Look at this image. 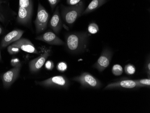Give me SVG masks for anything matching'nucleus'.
Here are the masks:
<instances>
[{
    "instance_id": "f257e3e1",
    "label": "nucleus",
    "mask_w": 150,
    "mask_h": 113,
    "mask_svg": "<svg viewBox=\"0 0 150 113\" xmlns=\"http://www.w3.org/2000/svg\"><path fill=\"white\" fill-rule=\"evenodd\" d=\"M89 34L87 32L71 33L65 37L67 50L72 54H80L86 51L88 43Z\"/></svg>"
},
{
    "instance_id": "f03ea898",
    "label": "nucleus",
    "mask_w": 150,
    "mask_h": 113,
    "mask_svg": "<svg viewBox=\"0 0 150 113\" xmlns=\"http://www.w3.org/2000/svg\"><path fill=\"white\" fill-rule=\"evenodd\" d=\"M85 9V5L83 1L70 6L61 7V16L64 21L69 26H71L76 19L82 15Z\"/></svg>"
},
{
    "instance_id": "7ed1b4c3",
    "label": "nucleus",
    "mask_w": 150,
    "mask_h": 113,
    "mask_svg": "<svg viewBox=\"0 0 150 113\" xmlns=\"http://www.w3.org/2000/svg\"><path fill=\"white\" fill-rule=\"evenodd\" d=\"M38 85L45 87L67 89L69 87L70 82L68 78L64 75H57L42 81L36 82Z\"/></svg>"
},
{
    "instance_id": "20e7f679",
    "label": "nucleus",
    "mask_w": 150,
    "mask_h": 113,
    "mask_svg": "<svg viewBox=\"0 0 150 113\" xmlns=\"http://www.w3.org/2000/svg\"><path fill=\"white\" fill-rule=\"evenodd\" d=\"M72 80L79 82L83 88L98 89L102 86L101 82L88 72H83L80 75L73 77Z\"/></svg>"
},
{
    "instance_id": "39448f33",
    "label": "nucleus",
    "mask_w": 150,
    "mask_h": 113,
    "mask_svg": "<svg viewBox=\"0 0 150 113\" xmlns=\"http://www.w3.org/2000/svg\"><path fill=\"white\" fill-rule=\"evenodd\" d=\"M50 15L43 6L39 2L38 12L35 21L36 32L37 34L44 31L47 28Z\"/></svg>"
},
{
    "instance_id": "423d86ee",
    "label": "nucleus",
    "mask_w": 150,
    "mask_h": 113,
    "mask_svg": "<svg viewBox=\"0 0 150 113\" xmlns=\"http://www.w3.org/2000/svg\"><path fill=\"white\" fill-rule=\"evenodd\" d=\"M112 55V51L110 49L104 48L97 61L93 66V68L100 72L103 71L110 65Z\"/></svg>"
},
{
    "instance_id": "0eeeda50",
    "label": "nucleus",
    "mask_w": 150,
    "mask_h": 113,
    "mask_svg": "<svg viewBox=\"0 0 150 113\" xmlns=\"http://www.w3.org/2000/svg\"><path fill=\"white\" fill-rule=\"evenodd\" d=\"M51 54V50L50 49L45 50L42 54L38 57L33 59L29 62V70L33 74H35L38 72L42 69L43 66L46 62V60Z\"/></svg>"
},
{
    "instance_id": "6e6552de",
    "label": "nucleus",
    "mask_w": 150,
    "mask_h": 113,
    "mask_svg": "<svg viewBox=\"0 0 150 113\" xmlns=\"http://www.w3.org/2000/svg\"><path fill=\"white\" fill-rule=\"evenodd\" d=\"M21 67H13L1 76L4 88H8L16 80L20 74Z\"/></svg>"
},
{
    "instance_id": "1a4fd4ad",
    "label": "nucleus",
    "mask_w": 150,
    "mask_h": 113,
    "mask_svg": "<svg viewBox=\"0 0 150 113\" xmlns=\"http://www.w3.org/2000/svg\"><path fill=\"white\" fill-rule=\"evenodd\" d=\"M140 88L135 80L125 79L112 82L108 84L105 90L113 89H135Z\"/></svg>"
},
{
    "instance_id": "9d476101",
    "label": "nucleus",
    "mask_w": 150,
    "mask_h": 113,
    "mask_svg": "<svg viewBox=\"0 0 150 113\" xmlns=\"http://www.w3.org/2000/svg\"><path fill=\"white\" fill-rule=\"evenodd\" d=\"M36 39L45 42L49 44L53 45H64L65 43L56 35L55 33L48 31L40 36H37Z\"/></svg>"
},
{
    "instance_id": "9b49d317",
    "label": "nucleus",
    "mask_w": 150,
    "mask_h": 113,
    "mask_svg": "<svg viewBox=\"0 0 150 113\" xmlns=\"http://www.w3.org/2000/svg\"><path fill=\"white\" fill-rule=\"evenodd\" d=\"M12 45L25 52L37 54H39L38 51L37 50L33 44L29 40L27 39L20 38L18 40L13 43Z\"/></svg>"
},
{
    "instance_id": "f8f14e48",
    "label": "nucleus",
    "mask_w": 150,
    "mask_h": 113,
    "mask_svg": "<svg viewBox=\"0 0 150 113\" xmlns=\"http://www.w3.org/2000/svg\"><path fill=\"white\" fill-rule=\"evenodd\" d=\"M23 33L24 31L20 29H16L11 31L2 39L1 43V48H6L12 43L17 41L21 38Z\"/></svg>"
},
{
    "instance_id": "ddd939ff",
    "label": "nucleus",
    "mask_w": 150,
    "mask_h": 113,
    "mask_svg": "<svg viewBox=\"0 0 150 113\" xmlns=\"http://www.w3.org/2000/svg\"><path fill=\"white\" fill-rule=\"evenodd\" d=\"M49 25L55 34H59L62 28V21L59 11V7L56 8L51 17Z\"/></svg>"
},
{
    "instance_id": "4468645a",
    "label": "nucleus",
    "mask_w": 150,
    "mask_h": 113,
    "mask_svg": "<svg viewBox=\"0 0 150 113\" xmlns=\"http://www.w3.org/2000/svg\"><path fill=\"white\" fill-rule=\"evenodd\" d=\"M33 11L26 8L19 7L18 14L17 17V21L20 24L26 25L31 21Z\"/></svg>"
},
{
    "instance_id": "2eb2a0df",
    "label": "nucleus",
    "mask_w": 150,
    "mask_h": 113,
    "mask_svg": "<svg viewBox=\"0 0 150 113\" xmlns=\"http://www.w3.org/2000/svg\"><path fill=\"white\" fill-rule=\"evenodd\" d=\"M108 1V0H93L84 10L82 15H86L94 11L95 10L101 7Z\"/></svg>"
},
{
    "instance_id": "dca6fc26",
    "label": "nucleus",
    "mask_w": 150,
    "mask_h": 113,
    "mask_svg": "<svg viewBox=\"0 0 150 113\" xmlns=\"http://www.w3.org/2000/svg\"><path fill=\"white\" fill-rule=\"evenodd\" d=\"M19 7L33 11L32 0H19Z\"/></svg>"
},
{
    "instance_id": "f3484780",
    "label": "nucleus",
    "mask_w": 150,
    "mask_h": 113,
    "mask_svg": "<svg viewBox=\"0 0 150 113\" xmlns=\"http://www.w3.org/2000/svg\"><path fill=\"white\" fill-rule=\"evenodd\" d=\"M112 72L114 75L119 76L122 75L123 72V69L120 65L118 64L114 65L112 68Z\"/></svg>"
},
{
    "instance_id": "a211bd4d",
    "label": "nucleus",
    "mask_w": 150,
    "mask_h": 113,
    "mask_svg": "<svg viewBox=\"0 0 150 113\" xmlns=\"http://www.w3.org/2000/svg\"><path fill=\"white\" fill-rule=\"evenodd\" d=\"M136 82L140 87H146L149 88L150 87V79L144 78V79H137L135 80Z\"/></svg>"
},
{
    "instance_id": "6ab92c4d",
    "label": "nucleus",
    "mask_w": 150,
    "mask_h": 113,
    "mask_svg": "<svg viewBox=\"0 0 150 113\" xmlns=\"http://www.w3.org/2000/svg\"><path fill=\"white\" fill-rule=\"evenodd\" d=\"M99 27L98 24L95 23H91L88 27V33L91 34H96L99 31Z\"/></svg>"
},
{
    "instance_id": "aec40b11",
    "label": "nucleus",
    "mask_w": 150,
    "mask_h": 113,
    "mask_svg": "<svg viewBox=\"0 0 150 113\" xmlns=\"http://www.w3.org/2000/svg\"><path fill=\"white\" fill-rule=\"evenodd\" d=\"M125 71L127 75H133L135 72L136 68L134 65L130 64H128L125 67Z\"/></svg>"
},
{
    "instance_id": "412c9836",
    "label": "nucleus",
    "mask_w": 150,
    "mask_h": 113,
    "mask_svg": "<svg viewBox=\"0 0 150 113\" xmlns=\"http://www.w3.org/2000/svg\"><path fill=\"white\" fill-rule=\"evenodd\" d=\"M57 70L60 72H64L67 69V65L65 62L61 61L59 62L57 65Z\"/></svg>"
},
{
    "instance_id": "4be33fe9",
    "label": "nucleus",
    "mask_w": 150,
    "mask_h": 113,
    "mask_svg": "<svg viewBox=\"0 0 150 113\" xmlns=\"http://www.w3.org/2000/svg\"><path fill=\"white\" fill-rule=\"evenodd\" d=\"M20 49L17 46L13 45L12 44L9 45L7 48V51L10 55H15L18 53Z\"/></svg>"
},
{
    "instance_id": "5701e85b",
    "label": "nucleus",
    "mask_w": 150,
    "mask_h": 113,
    "mask_svg": "<svg viewBox=\"0 0 150 113\" xmlns=\"http://www.w3.org/2000/svg\"><path fill=\"white\" fill-rule=\"evenodd\" d=\"M11 64L13 67H21V63L18 58H13L11 60Z\"/></svg>"
},
{
    "instance_id": "b1692460",
    "label": "nucleus",
    "mask_w": 150,
    "mask_h": 113,
    "mask_svg": "<svg viewBox=\"0 0 150 113\" xmlns=\"http://www.w3.org/2000/svg\"><path fill=\"white\" fill-rule=\"evenodd\" d=\"M45 68L46 70L50 71L54 69V64L52 60H48L45 62Z\"/></svg>"
},
{
    "instance_id": "393cba45",
    "label": "nucleus",
    "mask_w": 150,
    "mask_h": 113,
    "mask_svg": "<svg viewBox=\"0 0 150 113\" xmlns=\"http://www.w3.org/2000/svg\"><path fill=\"white\" fill-rule=\"evenodd\" d=\"M60 1V0H48V1L49 2L50 5L51 6L52 11H53L54 9L55 8V6H57Z\"/></svg>"
},
{
    "instance_id": "a878e982",
    "label": "nucleus",
    "mask_w": 150,
    "mask_h": 113,
    "mask_svg": "<svg viewBox=\"0 0 150 113\" xmlns=\"http://www.w3.org/2000/svg\"><path fill=\"white\" fill-rule=\"evenodd\" d=\"M81 1V0H67V3L69 6L76 5Z\"/></svg>"
},
{
    "instance_id": "bb28decb",
    "label": "nucleus",
    "mask_w": 150,
    "mask_h": 113,
    "mask_svg": "<svg viewBox=\"0 0 150 113\" xmlns=\"http://www.w3.org/2000/svg\"><path fill=\"white\" fill-rule=\"evenodd\" d=\"M146 70V73L148 75V77L150 78V59H148V61L146 62L145 66Z\"/></svg>"
},
{
    "instance_id": "cd10ccee",
    "label": "nucleus",
    "mask_w": 150,
    "mask_h": 113,
    "mask_svg": "<svg viewBox=\"0 0 150 113\" xmlns=\"http://www.w3.org/2000/svg\"><path fill=\"white\" fill-rule=\"evenodd\" d=\"M11 0H0V6L2 5H7L9 4Z\"/></svg>"
},
{
    "instance_id": "c85d7f7f",
    "label": "nucleus",
    "mask_w": 150,
    "mask_h": 113,
    "mask_svg": "<svg viewBox=\"0 0 150 113\" xmlns=\"http://www.w3.org/2000/svg\"><path fill=\"white\" fill-rule=\"evenodd\" d=\"M6 21V18H5V16L4 15L0 12V22H1L2 23H4Z\"/></svg>"
},
{
    "instance_id": "c756f323",
    "label": "nucleus",
    "mask_w": 150,
    "mask_h": 113,
    "mask_svg": "<svg viewBox=\"0 0 150 113\" xmlns=\"http://www.w3.org/2000/svg\"><path fill=\"white\" fill-rule=\"evenodd\" d=\"M2 32H3V28L1 27V26L0 25V35L2 33Z\"/></svg>"
},
{
    "instance_id": "7c9ffc66",
    "label": "nucleus",
    "mask_w": 150,
    "mask_h": 113,
    "mask_svg": "<svg viewBox=\"0 0 150 113\" xmlns=\"http://www.w3.org/2000/svg\"><path fill=\"white\" fill-rule=\"evenodd\" d=\"M1 50H0V60H1Z\"/></svg>"
}]
</instances>
